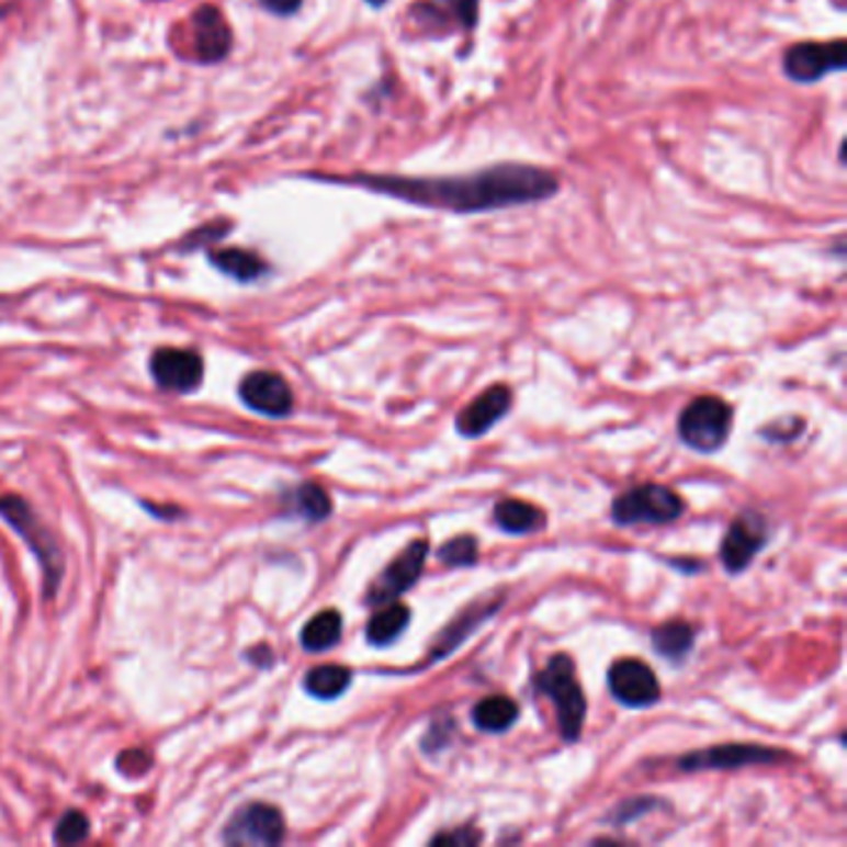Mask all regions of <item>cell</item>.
I'll list each match as a JSON object with an SVG mask.
<instances>
[{
	"label": "cell",
	"mask_w": 847,
	"mask_h": 847,
	"mask_svg": "<svg viewBox=\"0 0 847 847\" xmlns=\"http://www.w3.org/2000/svg\"><path fill=\"white\" fill-rule=\"evenodd\" d=\"M346 184L388 194L408 204L460 214L544 202L560 192L557 177L532 165H497L475 174L430 177V180L428 177L353 174Z\"/></svg>",
	"instance_id": "1"
},
{
	"label": "cell",
	"mask_w": 847,
	"mask_h": 847,
	"mask_svg": "<svg viewBox=\"0 0 847 847\" xmlns=\"http://www.w3.org/2000/svg\"><path fill=\"white\" fill-rule=\"evenodd\" d=\"M534 689L557 705V719L564 741H577L587 716V701L574 671V662L567 654H557L534 679Z\"/></svg>",
	"instance_id": "2"
},
{
	"label": "cell",
	"mask_w": 847,
	"mask_h": 847,
	"mask_svg": "<svg viewBox=\"0 0 847 847\" xmlns=\"http://www.w3.org/2000/svg\"><path fill=\"white\" fill-rule=\"evenodd\" d=\"M731 408L716 395H701L684 408L679 418V436L686 445L699 453H716L729 440Z\"/></svg>",
	"instance_id": "3"
},
{
	"label": "cell",
	"mask_w": 847,
	"mask_h": 847,
	"mask_svg": "<svg viewBox=\"0 0 847 847\" xmlns=\"http://www.w3.org/2000/svg\"><path fill=\"white\" fill-rule=\"evenodd\" d=\"M0 517L11 527H15V532L27 542V547L35 552V557L41 560L45 572V589H48L50 597L63 577V557L58 552V544L45 532L41 520L33 515L31 505L21 500V497H0Z\"/></svg>",
	"instance_id": "4"
},
{
	"label": "cell",
	"mask_w": 847,
	"mask_h": 847,
	"mask_svg": "<svg viewBox=\"0 0 847 847\" xmlns=\"http://www.w3.org/2000/svg\"><path fill=\"white\" fill-rule=\"evenodd\" d=\"M684 515V500L664 485H642L614 500L611 517L619 524H668Z\"/></svg>",
	"instance_id": "5"
},
{
	"label": "cell",
	"mask_w": 847,
	"mask_h": 847,
	"mask_svg": "<svg viewBox=\"0 0 847 847\" xmlns=\"http://www.w3.org/2000/svg\"><path fill=\"white\" fill-rule=\"evenodd\" d=\"M426 560H428V542L426 540L410 542L408 547L381 572V577L369 587L365 605L383 607L388 605V601L398 599L400 595H406V591L420 579Z\"/></svg>",
	"instance_id": "6"
},
{
	"label": "cell",
	"mask_w": 847,
	"mask_h": 847,
	"mask_svg": "<svg viewBox=\"0 0 847 847\" xmlns=\"http://www.w3.org/2000/svg\"><path fill=\"white\" fill-rule=\"evenodd\" d=\"M286 835L284 815L274 805L251 803L231 817L224 843L227 845H279Z\"/></svg>",
	"instance_id": "7"
},
{
	"label": "cell",
	"mask_w": 847,
	"mask_h": 847,
	"mask_svg": "<svg viewBox=\"0 0 847 847\" xmlns=\"http://www.w3.org/2000/svg\"><path fill=\"white\" fill-rule=\"evenodd\" d=\"M847 63L845 41L833 43H798L786 53L783 70L795 82H815L823 75L843 70Z\"/></svg>",
	"instance_id": "8"
},
{
	"label": "cell",
	"mask_w": 847,
	"mask_h": 847,
	"mask_svg": "<svg viewBox=\"0 0 847 847\" xmlns=\"http://www.w3.org/2000/svg\"><path fill=\"white\" fill-rule=\"evenodd\" d=\"M609 691L629 709H648L662 699L656 674L639 658H621L609 668Z\"/></svg>",
	"instance_id": "9"
},
{
	"label": "cell",
	"mask_w": 847,
	"mask_h": 847,
	"mask_svg": "<svg viewBox=\"0 0 847 847\" xmlns=\"http://www.w3.org/2000/svg\"><path fill=\"white\" fill-rule=\"evenodd\" d=\"M766 540H768V530H766L764 517L753 510L743 512L741 517L733 520L726 538L721 542L723 567L733 574L743 572L753 562V557L764 550Z\"/></svg>",
	"instance_id": "10"
},
{
	"label": "cell",
	"mask_w": 847,
	"mask_h": 847,
	"mask_svg": "<svg viewBox=\"0 0 847 847\" xmlns=\"http://www.w3.org/2000/svg\"><path fill=\"white\" fill-rule=\"evenodd\" d=\"M149 371H153V379L159 388L192 393L194 388H200L204 363L200 353L190 351V348H159L149 361Z\"/></svg>",
	"instance_id": "11"
},
{
	"label": "cell",
	"mask_w": 847,
	"mask_h": 847,
	"mask_svg": "<svg viewBox=\"0 0 847 847\" xmlns=\"http://www.w3.org/2000/svg\"><path fill=\"white\" fill-rule=\"evenodd\" d=\"M776 760H786V753L764 748V746H743V743H731V746H716L709 750L691 753L679 760L681 770H733L753 764H776Z\"/></svg>",
	"instance_id": "12"
},
{
	"label": "cell",
	"mask_w": 847,
	"mask_h": 847,
	"mask_svg": "<svg viewBox=\"0 0 847 847\" xmlns=\"http://www.w3.org/2000/svg\"><path fill=\"white\" fill-rule=\"evenodd\" d=\"M244 406L269 418H284L294 408V393L276 373L253 371L239 385Z\"/></svg>",
	"instance_id": "13"
},
{
	"label": "cell",
	"mask_w": 847,
	"mask_h": 847,
	"mask_svg": "<svg viewBox=\"0 0 847 847\" xmlns=\"http://www.w3.org/2000/svg\"><path fill=\"white\" fill-rule=\"evenodd\" d=\"M510 406L512 391L507 388V385H493V388H487L483 395H477L470 406L460 410L455 428L460 430V436L479 438L510 413Z\"/></svg>",
	"instance_id": "14"
},
{
	"label": "cell",
	"mask_w": 847,
	"mask_h": 847,
	"mask_svg": "<svg viewBox=\"0 0 847 847\" xmlns=\"http://www.w3.org/2000/svg\"><path fill=\"white\" fill-rule=\"evenodd\" d=\"M194 43L196 55L204 63H219L231 50V27L219 8L202 5L194 13Z\"/></svg>",
	"instance_id": "15"
},
{
	"label": "cell",
	"mask_w": 847,
	"mask_h": 847,
	"mask_svg": "<svg viewBox=\"0 0 847 847\" xmlns=\"http://www.w3.org/2000/svg\"><path fill=\"white\" fill-rule=\"evenodd\" d=\"M477 8L479 0H432V3L422 0V5H418L413 15L426 25H436L450 18V21H458L463 27H475Z\"/></svg>",
	"instance_id": "16"
},
{
	"label": "cell",
	"mask_w": 847,
	"mask_h": 847,
	"mask_svg": "<svg viewBox=\"0 0 847 847\" xmlns=\"http://www.w3.org/2000/svg\"><path fill=\"white\" fill-rule=\"evenodd\" d=\"M495 522L510 534H530L540 532L547 517L538 505L522 502V500H502L495 507Z\"/></svg>",
	"instance_id": "17"
},
{
	"label": "cell",
	"mask_w": 847,
	"mask_h": 847,
	"mask_svg": "<svg viewBox=\"0 0 847 847\" xmlns=\"http://www.w3.org/2000/svg\"><path fill=\"white\" fill-rule=\"evenodd\" d=\"M517 719H520V705L507 696H487L473 711L475 726L487 733H505L515 726Z\"/></svg>",
	"instance_id": "18"
},
{
	"label": "cell",
	"mask_w": 847,
	"mask_h": 847,
	"mask_svg": "<svg viewBox=\"0 0 847 847\" xmlns=\"http://www.w3.org/2000/svg\"><path fill=\"white\" fill-rule=\"evenodd\" d=\"M341 632H343L341 614L334 609H326L304 626V632H301V646L314 654L328 652V648H334L338 642H341Z\"/></svg>",
	"instance_id": "19"
},
{
	"label": "cell",
	"mask_w": 847,
	"mask_h": 847,
	"mask_svg": "<svg viewBox=\"0 0 847 847\" xmlns=\"http://www.w3.org/2000/svg\"><path fill=\"white\" fill-rule=\"evenodd\" d=\"M410 621V609L403 605H383V609L375 611L371 617L369 626H365V636L373 646H388L395 642L403 632H406Z\"/></svg>",
	"instance_id": "20"
},
{
	"label": "cell",
	"mask_w": 847,
	"mask_h": 847,
	"mask_svg": "<svg viewBox=\"0 0 847 847\" xmlns=\"http://www.w3.org/2000/svg\"><path fill=\"white\" fill-rule=\"evenodd\" d=\"M351 679L353 674L348 671L346 666L324 664V666H314L304 676V689L314 696V699L331 701V699H338V696L348 689Z\"/></svg>",
	"instance_id": "21"
},
{
	"label": "cell",
	"mask_w": 847,
	"mask_h": 847,
	"mask_svg": "<svg viewBox=\"0 0 847 847\" xmlns=\"http://www.w3.org/2000/svg\"><path fill=\"white\" fill-rule=\"evenodd\" d=\"M693 626L686 624V621H666V624L656 626L652 634V642L656 646V652L671 658V662H681L684 656L691 654L693 646Z\"/></svg>",
	"instance_id": "22"
},
{
	"label": "cell",
	"mask_w": 847,
	"mask_h": 847,
	"mask_svg": "<svg viewBox=\"0 0 847 847\" xmlns=\"http://www.w3.org/2000/svg\"><path fill=\"white\" fill-rule=\"evenodd\" d=\"M210 259L216 269L237 281H253L267 271V267H263V261L257 257V253L244 251V249L212 251Z\"/></svg>",
	"instance_id": "23"
},
{
	"label": "cell",
	"mask_w": 847,
	"mask_h": 847,
	"mask_svg": "<svg viewBox=\"0 0 847 847\" xmlns=\"http://www.w3.org/2000/svg\"><path fill=\"white\" fill-rule=\"evenodd\" d=\"M291 510L308 522H321L331 515V497L326 495V489L321 485L304 483L294 489V495H291Z\"/></svg>",
	"instance_id": "24"
},
{
	"label": "cell",
	"mask_w": 847,
	"mask_h": 847,
	"mask_svg": "<svg viewBox=\"0 0 847 847\" xmlns=\"http://www.w3.org/2000/svg\"><path fill=\"white\" fill-rule=\"evenodd\" d=\"M438 560L445 567H473L477 562V540L473 534H460L438 550Z\"/></svg>",
	"instance_id": "25"
},
{
	"label": "cell",
	"mask_w": 847,
	"mask_h": 847,
	"mask_svg": "<svg viewBox=\"0 0 847 847\" xmlns=\"http://www.w3.org/2000/svg\"><path fill=\"white\" fill-rule=\"evenodd\" d=\"M90 835V823L88 817L78 811H70L68 815H63V821L55 827V843L63 845H78L82 840H88Z\"/></svg>",
	"instance_id": "26"
},
{
	"label": "cell",
	"mask_w": 847,
	"mask_h": 847,
	"mask_svg": "<svg viewBox=\"0 0 847 847\" xmlns=\"http://www.w3.org/2000/svg\"><path fill=\"white\" fill-rule=\"evenodd\" d=\"M432 843H450V845H473L479 843V835L470 827H460L455 833H442L432 837Z\"/></svg>",
	"instance_id": "27"
},
{
	"label": "cell",
	"mask_w": 847,
	"mask_h": 847,
	"mask_svg": "<svg viewBox=\"0 0 847 847\" xmlns=\"http://www.w3.org/2000/svg\"><path fill=\"white\" fill-rule=\"evenodd\" d=\"M263 11L274 13V15H294L301 8V0H259Z\"/></svg>",
	"instance_id": "28"
},
{
	"label": "cell",
	"mask_w": 847,
	"mask_h": 847,
	"mask_svg": "<svg viewBox=\"0 0 847 847\" xmlns=\"http://www.w3.org/2000/svg\"><path fill=\"white\" fill-rule=\"evenodd\" d=\"M249 658H253V662H261V666H269L271 662H274V656H271L269 646H257V648H253V654H249Z\"/></svg>",
	"instance_id": "29"
},
{
	"label": "cell",
	"mask_w": 847,
	"mask_h": 847,
	"mask_svg": "<svg viewBox=\"0 0 847 847\" xmlns=\"http://www.w3.org/2000/svg\"><path fill=\"white\" fill-rule=\"evenodd\" d=\"M648 805H652V800H644V803H642V808H639V811H652V808H648ZM632 808H636V803H632ZM636 815V811H621V821H629V817H634Z\"/></svg>",
	"instance_id": "30"
},
{
	"label": "cell",
	"mask_w": 847,
	"mask_h": 847,
	"mask_svg": "<svg viewBox=\"0 0 847 847\" xmlns=\"http://www.w3.org/2000/svg\"><path fill=\"white\" fill-rule=\"evenodd\" d=\"M365 3H371L373 8H383L385 3H388V0H365Z\"/></svg>",
	"instance_id": "31"
}]
</instances>
